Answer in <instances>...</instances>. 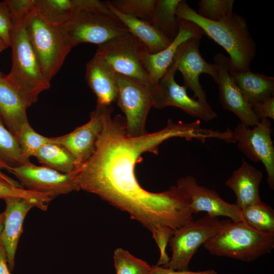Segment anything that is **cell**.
Segmentation results:
<instances>
[{"instance_id":"6da1fadb","label":"cell","mask_w":274,"mask_h":274,"mask_svg":"<svg viewBox=\"0 0 274 274\" xmlns=\"http://www.w3.org/2000/svg\"><path fill=\"white\" fill-rule=\"evenodd\" d=\"M110 113L92 155L75 170L80 190L95 194L128 213L152 232L164 226L177 230L194 220L190 200L178 186L161 192L144 189L135 175V166L146 152L158 153V147L173 138L200 140L199 121H167L163 129L139 137L126 135L124 117Z\"/></svg>"},{"instance_id":"7a4b0ae2","label":"cell","mask_w":274,"mask_h":274,"mask_svg":"<svg viewBox=\"0 0 274 274\" xmlns=\"http://www.w3.org/2000/svg\"><path fill=\"white\" fill-rule=\"evenodd\" d=\"M178 18L191 21L210 38L221 46L229 55V67L236 71L250 69L255 57L256 45L249 31L245 18L233 13L220 21L207 20L181 0L177 6Z\"/></svg>"},{"instance_id":"3957f363","label":"cell","mask_w":274,"mask_h":274,"mask_svg":"<svg viewBox=\"0 0 274 274\" xmlns=\"http://www.w3.org/2000/svg\"><path fill=\"white\" fill-rule=\"evenodd\" d=\"M10 10L13 24L10 45L12 64L5 77L30 106L38 100L42 92L50 87L51 83L44 77L27 35L24 18L28 9L14 6Z\"/></svg>"},{"instance_id":"277c9868","label":"cell","mask_w":274,"mask_h":274,"mask_svg":"<svg viewBox=\"0 0 274 274\" xmlns=\"http://www.w3.org/2000/svg\"><path fill=\"white\" fill-rule=\"evenodd\" d=\"M24 23L41 70L51 83L72 48L66 43L60 26L46 20L35 5L26 14Z\"/></svg>"},{"instance_id":"5b68a950","label":"cell","mask_w":274,"mask_h":274,"mask_svg":"<svg viewBox=\"0 0 274 274\" xmlns=\"http://www.w3.org/2000/svg\"><path fill=\"white\" fill-rule=\"evenodd\" d=\"M203 246L213 255L249 262L272 251L274 234L257 231L244 221H231Z\"/></svg>"},{"instance_id":"8992f818","label":"cell","mask_w":274,"mask_h":274,"mask_svg":"<svg viewBox=\"0 0 274 274\" xmlns=\"http://www.w3.org/2000/svg\"><path fill=\"white\" fill-rule=\"evenodd\" d=\"M60 27L72 48L81 43L98 46L130 33L124 23L111 11L106 2L80 11Z\"/></svg>"},{"instance_id":"52a82bcc","label":"cell","mask_w":274,"mask_h":274,"mask_svg":"<svg viewBox=\"0 0 274 274\" xmlns=\"http://www.w3.org/2000/svg\"><path fill=\"white\" fill-rule=\"evenodd\" d=\"M231 221L207 215L177 229L168 243L172 257L169 262L162 266L176 270H188L190 262L199 248Z\"/></svg>"},{"instance_id":"ba28073f","label":"cell","mask_w":274,"mask_h":274,"mask_svg":"<svg viewBox=\"0 0 274 274\" xmlns=\"http://www.w3.org/2000/svg\"><path fill=\"white\" fill-rule=\"evenodd\" d=\"M146 48L129 33L98 45L95 55L101 59L115 73L151 87L142 61V54Z\"/></svg>"},{"instance_id":"9c48e42d","label":"cell","mask_w":274,"mask_h":274,"mask_svg":"<svg viewBox=\"0 0 274 274\" xmlns=\"http://www.w3.org/2000/svg\"><path fill=\"white\" fill-rule=\"evenodd\" d=\"M115 78L117 86L116 100L125 116L126 135L130 138L145 135L147 133V118L153 107L150 86L116 73Z\"/></svg>"},{"instance_id":"30bf717a","label":"cell","mask_w":274,"mask_h":274,"mask_svg":"<svg viewBox=\"0 0 274 274\" xmlns=\"http://www.w3.org/2000/svg\"><path fill=\"white\" fill-rule=\"evenodd\" d=\"M13 174L21 187L27 190L52 195L54 197L80 190L75 171L65 174L45 166H38L30 161L17 166L0 161V169Z\"/></svg>"},{"instance_id":"8fae6325","label":"cell","mask_w":274,"mask_h":274,"mask_svg":"<svg viewBox=\"0 0 274 274\" xmlns=\"http://www.w3.org/2000/svg\"><path fill=\"white\" fill-rule=\"evenodd\" d=\"M177 72L172 63L158 83L150 87L153 107L161 109L169 106L179 108L191 116L207 122L217 117L208 103L190 97L187 88L179 85L175 79Z\"/></svg>"},{"instance_id":"7c38bea8","label":"cell","mask_w":274,"mask_h":274,"mask_svg":"<svg viewBox=\"0 0 274 274\" xmlns=\"http://www.w3.org/2000/svg\"><path fill=\"white\" fill-rule=\"evenodd\" d=\"M250 128L242 123L235 127L233 132L239 150L250 160L261 162L267 174V183L274 189V147L271 139V123L268 119L261 120Z\"/></svg>"},{"instance_id":"4fadbf2b","label":"cell","mask_w":274,"mask_h":274,"mask_svg":"<svg viewBox=\"0 0 274 274\" xmlns=\"http://www.w3.org/2000/svg\"><path fill=\"white\" fill-rule=\"evenodd\" d=\"M199 38L189 39L182 43L177 50L172 64L183 78L184 86L192 90L193 98L202 103H208L204 90L199 82L201 74L209 75L216 83L218 70L216 65L207 62L199 51Z\"/></svg>"},{"instance_id":"5bb4252c","label":"cell","mask_w":274,"mask_h":274,"mask_svg":"<svg viewBox=\"0 0 274 274\" xmlns=\"http://www.w3.org/2000/svg\"><path fill=\"white\" fill-rule=\"evenodd\" d=\"M113 107L97 104L91 113L89 121L69 133L54 137L53 144L67 149L76 159L78 166L87 160L94 153L107 115L113 112ZM77 166V167H78Z\"/></svg>"},{"instance_id":"9a60e30c","label":"cell","mask_w":274,"mask_h":274,"mask_svg":"<svg viewBox=\"0 0 274 274\" xmlns=\"http://www.w3.org/2000/svg\"><path fill=\"white\" fill-rule=\"evenodd\" d=\"M176 185L188 196L194 214L205 212L211 216L226 217L233 222L243 221L241 211L235 203L225 201L216 191L198 184L195 177L181 178Z\"/></svg>"},{"instance_id":"2e32d148","label":"cell","mask_w":274,"mask_h":274,"mask_svg":"<svg viewBox=\"0 0 274 274\" xmlns=\"http://www.w3.org/2000/svg\"><path fill=\"white\" fill-rule=\"evenodd\" d=\"M214 61L218 70L216 84L222 107L234 113L244 125L248 127L257 125L260 120L229 73V57L219 53L214 56Z\"/></svg>"},{"instance_id":"e0dca14e","label":"cell","mask_w":274,"mask_h":274,"mask_svg":"<svg viewBox=\"0 0 274 274\" xmlns=\"http://www.w3.org/2000/svg\"><path fill=\"white\" fill-rule=\"evenodd\" d=\"M178 19L179 32L168 46L155 54L150 53L146 48L142 54V61L149 78L151 86L156 85L171 65L179 46L186 40L201 39L203 32L194 23Z\"/></svg>"},{"instance_id":"ac0fdd59","label":"cell","mask_w":274,"mask_h":274,"mask_svg":"<svg viewBox=\"0 0 274 274\" xmlns=\"http://www.w3.org/2000/svg\"><path fill=\"white\" fill-rule=\"evenodd\" d=\"M4 200L5 220L0 241L6 250L9 269L12 271L17 246L23 232L24 219L29 210L36 206L32 201L22 197H9Z\"/></svg>"},{"instance_id":"d6986e66","label":"cell","mask_w":274,"mask_h":274,"mask_svg":"<svg viewBox=\"0 0 274 274\" xmlns=\"http://www.w3.org/2000/svg\"><path fill=\"white\" fill-rule=\"evenodd\" d=\"M262 177L260 170L243 159L239 167L226 181L225 185L236 196L235 204L240 210L261 201L259 186Z\"/></svg>"},{"instance_id":"ffe728a7","label":"cell","mask_w":274,"mask_h":274,"mask_svg":"<svg viewBox=\"0 0 274 274\" xmlns=\"http://www.w3.org/2000/svg\"><path fill=\"white\" fill-rule=\"evenodd\" d=\"M30 107L19 90L5 76L0 77V118L16 136L28 122L26 110Z\"/></svg>"},{"instance_id":"44dd1931","label":"cell","mask_w":274,"mask_h":274,"mask_svg":"<svg viewBox=\"0 0 274 274\" xmlns=\"http://www.w3.org/2000/svg\"><path fill=\"white\" fill-rule=\"evenodd\" d=\"M115 75L112 69L96 55L87 62L85 79L96 96L97 104L110 106L116 101L117 86Z\"/></svg>"},{"instance_id":"7402d4cb","label":"cell","mask_w":274,"mask_h":274,"mask_svg":"<svg viewBox=\"0 0 274 274\" xmlns=\"http://www.w3.org/2000/svg\"><path fill=\"white\" fill-rule=\"evenodd\" d=\"M229 70L230 75L251 107L273 96V77L254 73L250 69L236 71L229 67Z\"/></svg>"},{"instance_id":"603a6c76","label":"cell","mask_w":274,"mask_h":274,"mask_svg":"<svg viewBox=\"0 0 274 274\" xmlns=\"http://www.w3.org/2000/svg\"><path fill=\"white\" fill-rule=\"evenodd\" d=\"M107 5L111 11L127 27L130 33L136 38L151 54L159 52L172 42L149 22L123 14L111 6Z\"/></svg>"},{"instance_id":"cb8c5ba5","label":"cell","mask_w":274,"mask_h":274,"mask_svg":"<svg viewBox=\"0 0 274 274\" xmlns=\"http://www.w3.org/2000/svg\"><path fill=\"white\" fill-rule=\"evenodd\" d=\"M98 0H36L35 8L50 23L61 26L85 9L97 6Z\"/></svg>"},{"instance_id":"d4e9b609","label":"cell","mask_w":274,"mask_h":274,"mask_svg":"<svg viewBox=\"0 0 274 274\" xmlns=\"http://www.w3.org/2000/svg\"><path fill=\"white\" fill-rule=\"evenodd\" d=\"M35 157L44 166L62 173H72L78 166L74 155L63 146L56 144L44 145Z\"/></svg>"},{"instance_id":"484cf974","label":"cell","mask_w":274,"mask_h":274,"mask_svg":"<svg viewBox=\"0 0 274 274\" xmlns=\"http://www.w3.org/2000/svg\"><path fill=\"white\" fill-rule=\"evenodd\" d=\"M180 1L181 0H157L149 22L172 41L179 32V26L176 9Z\"/></svg>"},{"instance_id":"4316f807","label":"cell","mask_w":274,"mask_h":274,"mask_svg":"<svg viewBox=\"0 0 274 274\" xmlns=\"http://www.w3.org/2000/svg\"><path fill=\"white\" fill-rule=\"evenodd\" d=\"M241 211L243 221L260 232L274 234V210L261 200Z\"/></svg>"},{"instance_id":"83f0119b","label":"cell","mask_w":274,"mask_h":274,"mask_svg":"<svg viewBox=\"0 0 274 274\" xmlns=\"http://www.w3.org/2000/svg\"><path fill=\"white\" fill-rule=\"evenodd\" d=\"M0 161L11 166H19L28 162L23 157L16 136L5 126L1 118Z\"/></svg>"},{"instance_id":"f1b7e54d","label":"cell","mask_w":274,"mask_h":274,"mask_svg":"<svg viewBox=\"0 0 274 274\" xmlns=\"http://www.w3.org/2000/svg\"><path fill=\"white\" fill-rule=\"evenodd\" d=\"M16 138L23 157L26 161H29L30 157L35 156L42 146L47 144H53L54 142V137H46L37 132L29 122L22 125Z\"/></svg>"},{"instance_id":"f546056e","label":"cell","mask_w":274,"mask_h":274,"mask_svg":"<svg viewBox=\"0 0 274 274\" xmlns=\"http://www.w3.org/2000/svg\"><path fill=\"white\" fill-rule=\"evenodd\" d=\"M114 262L116 274H149L152 268L147 262L122 248L114 251Z\"/></svg>"},{"instance_id":"4dcf8cb0","label":"cell","mask_w":274,"mask_h":274,"mask_svg":"<svg viewBox=\"0 0 274 274\" xmlns=\"http://www.w3.org/2000/svg\"><path fill=\"white\" fill-rule=\"evenodd\" d=\"M108 2L123 14L150 22L157 0H112Z\"/></svg>"},{"instance_id":"1f68e13d","label":"cell","mask_w":274,"mask_h":274,"mask_svg":"<svg viewBox=\"0 0 274 274\" xmlns=\"http://www.w3.org/2000/svg\"><path fill=\"white\" fill-rule=\"evenodd\" d=\"M9 197H22L32 201L36 207L46 211L49 203L54 196L47 193H42L27 190L22 188L12 186L0 180V199Z\"/></svg>"},{"instance_id":"d6a6232c","label":"cell","mask_w":274,"mask_h":274,"mask_svg":"<svg viewBox=\"0 0 274 274\" xmlns=\"http://www.w3.org/2000/svg\"><path fill=\"white\" fill-rule=\"evenodd\" d=\"M233 0H200L197 14L213 21H220L230 16L233 12Z\"/></svg>"},{"instance_id":"836d02e7","label":"cell","mask_w":274,"mask_h":274,"mask_svg":"<svg viewBox=\"0 0 274 274\" xmlns=\"http://www.w3.org/2000/svg\"><path fill=\"white\" fill-rule=\"evenodd\" d=\"M175 230L169 227L164 226L158 228L151 232L153 237L160 250V257L156 265H164L169 262L170 258L168 256L166 249Z\"/></svg>"},{"instance_id":"e575fe53","label":"cell","mask_w":274,"mask_h":274,"mask_svg":"<svg viewBox=\"0 0 274 274\" xmlns=\"http://www.w3.org/2000/svg\"><path fill=\"white\" fill-rule=\"evenodd\" d=\"M12 20L10 10L6 1L0 2V39L8 46L11 45Z\"/></svg>"},{"instance_id":"d590c367","label":"cell","mask_w":274,"mask_h":274,"mask_svg":"<svg viewBox=\"0 0 274 274\" xmlns=\"http://www.w3.org/2000/svg\"><path fill=\"white\" fill-rule=\"evenodd\" d=\"M251 109L260 121L264 118L274 120V96L251 106Z\"/></svg>"},{"instance_id":"8d00e7d4","label":"cell","mask_w":274,"mask_h":274,"mask_svg":"<svg viewBox=\"0 0 274 274\" xmlns=\"http://www.w3.org/2000/svg\"><path fill=\"white\" fill-rule=\"evenodd\" d=\"M149 274H218L213 269L204 271H191L189 270L179 271L171 269L168 268L160 266L157 265L152 266Z\"/></svg>"},{"instance_id":"74e56055","label":"cell","mask_w":274,"mask_h":274,"mask_svg":"<svg viewBox=\"0 0 274 274\" xmlns=\"http://www.w3.org/2000/svg\"><path fill=\"white\" fill-rule=\"evenodd\" d=\"M0 274H11L9 269L6 250L0 241Z\"/></svg>"},{"instance_id":"f35d334b","label":"cell","mask_w":274,"mask_h":274,"mask_svg":"<svg viewBox=\"0 0 274 274\" xmlns=\"http://www.w3.org/2000/svg\"><path fill=\"white\" fill-rule=\"evenodd\" d=\"M0 180L6 182V183L17 187L23 188L18 182L14 180L9 177L3 173L0 170Z\"/></svg>"},{"instance_id":"ab89813d","label":"cell","mask_w":274,"mask_h":274,"mask_svg":"<svg viewBox=\"0 0 274 274\" xmlns=\"http://www.w3.org/2000/svg\"><path fill=\"white\" fill-rule=\"evenodd\" d=\"M5 220L4 212L0 213V233L3 230L4 227V223Z\"/></svg>"},{"instance_id":"60d3db41","label":"cell","mask_w":274,"mask_h":274,"mask_svg":"<svg viewBox=\"0 0 274 274\" xmlns=\"http://www.w3.org/2000/svg\"><path fill=\"white\" fill-rule=\"evenodd\" d=\"M8 46L0 39V52L3 51Z\"/></svg>"},{"instance_id":"b9f144b4","label":"cell","mask_w":274,"mask_h":274,"mask_svg":"<svg viewBox=\"0 0 274 274\" xmlns=\"http://www.w3.org/2000/svg\"><path fill=\"white\" fill-rule=\"evenodd\" d=\"M3 74L2 73L0 72V77H3Z\"/></svg>"}]
</instances>
